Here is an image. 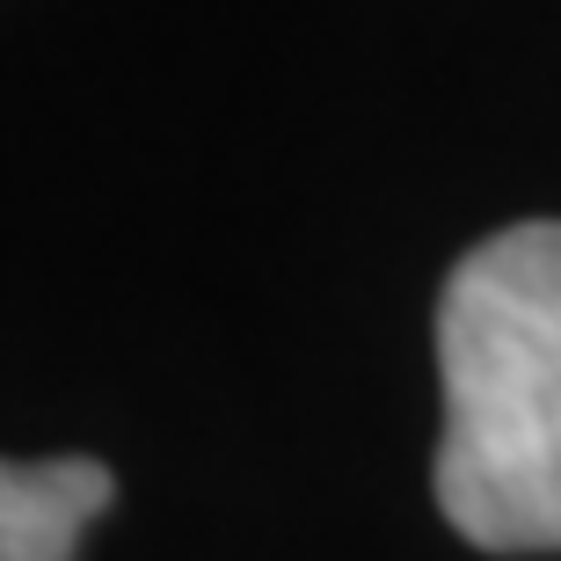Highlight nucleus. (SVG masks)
Masks as SVG:
<instances>
[{"mask_svg": "<svg viewBox=\"0 0 561 561\" xmlns=\"http://www.w3.org/2000/svg\"><path fill=\"white\" fill-rule=\"evenodd\" d=\"M437 511L481 554H561V219L467 249L437 291Z\"/></svg>", "mask_w": 561, "mask_h": 561, "instance_id": "1", "label": "nucleus"}, {"mask_svg": "<svg viewBox=\"0 0 561 561\" xmlns=\"http://www.w3.org/2000/svg\"><path fill=\"white\" fill-rule=\"evenodd\" d=\"M117 503V474L88 453L0 459V561H73Z\"/></svg>", "mask_w": 561, "mask_h": 561, "instance_id": "2", "label": "nucleus"}]
</instances>
